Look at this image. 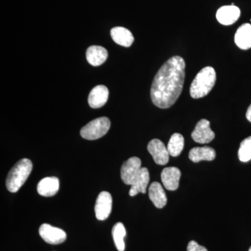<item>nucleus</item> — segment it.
<instances>
[{
    "mask_svg": "<svg viewBox=\"0 0 251 251\" xmlns=\"http://www.w3.org/2000/svg\"><path fill=\"white\" fill-rule=\"evenodd\" d=\"M193 140L200 144L210 143L215 138V133L211 129L210 122L205 119L200 120L191 133Z\"/></svg>",
    "mask_w": 251,
    "mask_h": 251,
    "instance_id": "0eeeda50",
    "label": "nucleus"
},
{
    "mask_svg": "<svg viewBox=\"0 0 251 251\" xmlns=\"http://www.w3.org/2000/svg\"><path fill=\"white\" fill-rule=\"evenodd\" d=\"M112 198L110 193L103 191L99 195L96 202V217L99 221H104L108 219L112 211Z\"/></svg>",
    "mask_w": 251,
    "mask_h": 251,
    "instance_id": "1a4fd4ad",
    "label": "nucleus"
},
{
    "mask_svg": "<svg viewBox=\"0 0 251 251\" xmlns=\"http://www.w3.org/2000/svg\"><path fill=\"white\" fill-rule=\"evenodd\" d=\"M149 197L158 209H162L167 204V196L160 183L153 182L149 188Z\"/></svg>",
    "mask_w": 251,
    "mask_h": 251,
    "instance_id": "a211bd4d",
    "label": "nucleus"
},
{
    "mask_svg": "<svg viewBox=\"0 0 251 251\" xmlns=\"http://www.w3.org/2000/svg\"><path fill=\"white\" fill-rule=\"evenodd\" d=\"M149 182H150V173H149L148 168H142L139 174L135 178L131 185V188L129 191V196L133 197L138 193H146Z\"/></svg>",
    "mask_w": 251,
    "mask_h": 251,
    "instance_id": "dca6fc26",
    "label": "nucleus"
},
{
    "mask_svg": "<svg viewBox=\"0 0 251 251\" xmlns=\"http://www.w3.org/2000/svg\"><path fill=\"white\" fill-rule=\"evenodd\" d=\"M216 74L211 67L203 68L193 80L190 87V95L193 99H198L206 97L215 85Z\"/></svg>",
    "mask_w": 251,
    "mask_h": 251,
    "instance_id": "f03ea898",
    "label": "nucleus"
},
{
    "mask_svg": "<svg viewBox=\"0 0 251 251\" xmlns=\"http://www.w3.org/2000/svg\"><path fill=\"white\" fill-rule=\"evenodd\" d=\"M181 172L176 167H168L161 173V181L168 191H175L179 188Z\"/></svg>",
    "mask_w": 251,
    "mask_h": 251,
    "instance_id": "9b49d317",
    "label": "nucleus"
},
{
    "mask_svg": "<svg viewBox=\"0 0 251 251\" xmlns=\"http://www.w3.org/2000/svg\"><path fill=\"white\" fill-rule=\"evenodd\" d=\"M238 156L242 162H248L251 160V136L246 138L241 143Z\"/></svg>",
    "mask_w": 251,
    "mask_h": 251,
    "instance_id": "4be33fe9",
    "label": "nucleus"
},
{
    "mask_svg": "<svg viewBox=\"0 0 251 251\" xmlns=\"http://www.w3.org/2000/svg\"><path fill=\"white\" fill-rule=\"evenodd\" d=\"M110 127V121L108 117H99L82 127L80 130V135L84 139L97 140L106 134Z\"/></svg>",
    "mask_w": 251,
    "mask_h": 251,
    "instance_id": "20e7f679",
    "label": "nucleus"
},
{
    "mask_svg": "<svg viewBox=\"0 0 251 251\" xmlns=\"http://www.w3.org/2000/svg\"><path fill=\"white\" fill-rule=\"evenodd\" d=\"M236 45L242 50L251 49V25L243 24L236 31L234 35Z\"/></svg>",
    "mask_w": 251,
    "mask_h": 251,
    "instance_id": "2eb2a0df",
    "label": "nucleus"
},
{
    "mask_svg": "<svg viewBox=\"0 0 251 251\" xmlns=\"http://www.w3.org/2000/svg\"><path fill=\"white\" fill-rule=\"evenodd\" d=\"M148 150L156 164L164 166L168 163L169 161L170 153L166 145L161 140H151L148 144Z\"/></svg>",
    "mask_w": 251,
    "mask_h": 251,
    "instance_id": "6e6552de",
    "label": "nucleus"
},
{
    "mask_svg": "<svg viewBox=\"0 0 251 251\" xmlns=\"http://www.w3.org/2000/svg\"><path fill=\"white\" fill-rule=\"evenodd\" d=\"M184 147V138L180 133H175L172 135L167 149L170 156L176 157L179 156Z\"/></svg>",
    "mask_w": 251,
    "mask_h": 251,
    "instance_id": "aec40b11",
    "label": "nucleus"
},
{
    "mask_svg": "<svg viewBox=\"0 0 251 251\" xmlns=\"http://www.w3.org/2000/svg\"><path fill=\"white\" fill-rule=\"evenodd\" d=\"M186 63L180 56H173L160 68L151 85V99L158 108H171L183 90Z\"/></svg>",
    "mask_w": 251,
    "mask_h": 251,
    "instance_id": "f257e3e1",
    "label": "nucleus"
},
{
    "mask_svg": "<svg viewBox=\"0 0 251 251\" xmlns=\"http://www.w3.org/2000/svg\"><path fill=\"white\" fill-rule=\"evenodd\" d=\"M249 251H251V247L250 248V249H249Z\"/></svg>",
    "mask_w": 251,
    "mask_h": 251,
    "instance_id": "393cba45",
    "label": "nucleus"
},
{
    "mask_svg": "<svg viewBox=\"0 0 251 251\" xmlns=\"http://www.w3.org/2000/svg\"><path fill=\"white\" fill-rule=\"evenodd\" d=\"M246 116H247V120H249V122H251V104L249 105V108H248Z\"/></svg>",
    "mask_w": 251,
    "mask_h": 251,
    "instance_id": "b1692460",
    "label": "nucleus"
},
{
    "mask_svg": "<svg viewBox=\"0 0 251 251\" xmlns=\"http://www.w3.org/2000/svg\"><path fill=\"white\" fill-rule=\"evenodd\" d=\"M108 57V51L102 46H92L86 52L87 62L93 67H99L106 61Z\"/></svg>",
    "mask_w": 251,
    "mask_h": 251,
    "instance_id": "ddd939ff",
    "label": "nucleus"
},
{
    "mask_svg": "<svg viewBox=\"0 0 251 251\" xmlns=\"http://www.w3.org/2000/svg\"><path fill=\"white\" fill-rule=\"evenodd\" d=\"M59 189V179L56 176L45 177L39 181L37 185V191L39 195L44 197L53 196Z\"/></svg>",
    "mask_w": 251,
    "mask_h": 251,
    "instance_id": "4468645a",
    "label": "nucleus"
},
{
    "mask_svg": "<svg viewBox=\"0 0 251 251\" xmlns=\"http://www.w3.org/2000/svg\"><path fill=\"white\" fill-rule=\"evenodd\" d=\"M187 251H208L205 247L200 245L195 241H191L187 246Z\"/></svg>",
    "mask_w": 251,
    "mask_h": 251,
    "instance_id": "5701e85b",
    "label": "nucleus"
},
{
    "mask_svg": "<svg viewBox=\"0 0 251 251\" xmlns=\"http://www.w3.org/2000/svg\"><path fill=\"white\" fill-rule=\"evenodd\" d=\"M39 233L46 243L53 245L62 244L67 239V234L63 229L48 224L41 225Z\"/></svg>",
    "mask_w": 251,
    "mask_h": 251,
    "instance_id": "423d86ee",
    "label": "nucleus"
},
{
    "mask_svg": "<svg viewBox=\"0 0 251 251\" xmlns=\"http://www.w3.org/2000/svg\"><path fill=\"white\" fill-rule=\"evenodd\" d=\"M32 163L27 158H23L10 171L6 178V186L9 191L16 193L29 177L32 171Z\"/></svg>",
    "mask_w": 251,
    "mask_h": 251,
    "instance_id": "7ed1b4c3",
    "label": "nucleus"
},
{
    "mask_svg": "<svg viewBox=\"0 0 251 251\" xmlns=\"http://www.w3.org/2000/svg\"><path fill=\"white\" fill-rule=\"evenodd\" d=\"M112 40L117 44L124 47H130L134 41L131 31L123 27H115L110 31Z\"/></svg>",
    "mask_w": 251,
    "mask_h": 251,
    "instance_id": "f3484780",
    "label": "nucleus"
},
{
    "mask_svg": "<svg viewBox=\"0 0 251 251\" xmlns=\"http://www.w3.org/2000/svg\"><path fill=\"white\" fill-rule=\"evenodd\" d=\"M241 11L234 4L221 6L216 12V19L221 25H231L240 17Z\"/></svg>",
    "mask_w": 251,
    "mask_h": 251,
    "instance_id": "9d476101",
    "label": "nucleus"
},
{
    "mask_svg": "<svg viewBox=\"0 0 251 251\" xmlns=\"http://www.w3.org/2000/svg\"><path fill=\"white\" fill-rule=\"evenodd\" d=\"M141 160L138 157H131L122 165L121 178L125 184L131 186L141 171Z\"/></svg>",
    "mask_w": 251,
    "mask_h": 251,
    "instance_id": "39448f33",
    "label": "nucleus"
},
{
    "mask_svg": "<svg viewBox=\"0 0 251 251\" xmlns=\"http://www.w3.org/2000/svg\"><path fill=\"white\" fill-rule=\"evenodd\" d=\"M188 157L194 163H198L201 161H211L215 159L216 151L209 147L194 148L190 150Z\"/></svg>",
    "mask_w": 251,
    "mask_h": 251,
    "instance_id": "6ab92c4d",
    "label": "nucleus"
},
{
    "mask_svg": "<svg viewBox=\"0 0 251 251\" xmlns=\"http://www.w3.org/2000/svg\"><path fill=\"white\" fill-rule=\"evenodd\" d=\"M108 89L105 86H97L92 89L89 94V105L92 108H101L108 101Z\"/></svg>",
    "mask_w": 251,
    "mask_h": 251,
    "instance_id": "f8f14e48",
    "label": "nucleus"
},
{
    "mask_svg": "<svg viewBox=\"0 0 251 251\" xmlns=\"http://www.w3.org/2000/svg\"><path fill=\"white\" fill-rule=\"evenodd\" d=\"M112 234L117 250L125 251V237L126 234V231L125 226L122 223H117L113 226Z\"/></svg>",
    "mask_w": 251,
    "mask_h": 251,
    "instance_id": "412c9836",
    "label": "nucleus"
}]
</instances>
